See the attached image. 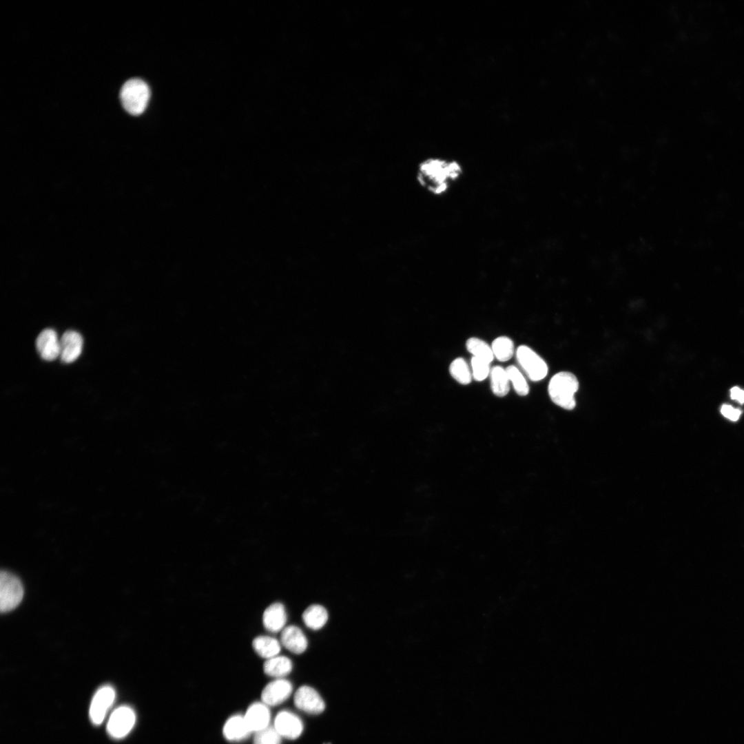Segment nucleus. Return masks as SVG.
<instances>
[{"label": "nucleus", "mask_w": 744, "mask_h": 744, "mask_svg": "<svg viewBox=\"0 0 744 744\" xmlns=\"http://www.w3.org/2000/svg\"><path fill=\"white\" fill-rule=\"evenodd\" d=\"M461 165L456 161L430 158L420 163L416 178L419 185L434 195L446 193L451 182L462 174Z\"/></svg>", "instance_id": "obj_1"}, {"label": "nucleus", "mask_w": 744, "mask_h": 744, "mask_svg": "<svg viewBox=\"0 0 744 744\" xmlns=\"http://www.w3.org/2000/svg\"><path fill=\"white\" fill-rule=\"evenodd\" d=\"M579 389L576 376L568 371H561L550 379L548 391L551 400L559 406L572 410L576 406L575 395Z\"/></svg>", "instance_id": "obj_2"}, {"label": "nucleus", "mask_w": 744, "mask_h": 744, "mask_svg": "<svg viewBox=\"0 0 744 744\" xmlns=\"http://www.w3.org/2000/svg\"><path fill=\"white\" fill-rule=\"evenodd\" d=\"M150 97L148 85L138 78L127 81L120 92L123 108L130 114L138 116L146 109Z\"/></svg>", "instance_id": "obj_3"}, {"label": "nucleus", "mask_w": 744, "mask_h": 744, "mask_svg": "<svg viewBox=\"0 0 744 744\" xmlns=\"http://www.w3.org/2000/svg\"><path fill=\"white\" fill-rule=\"evenodd\" d=\"M23 597L21 582L15 575L7 571L0 574V610L7 612L18 606Z\"/></svg>", "instance_id": "obj_4"}, {"label": "nucleus", "mask_w": 744, "mask_h": 744, "mask_svg": "<svg viewBox=\"0 0 744 744\" xmlns=\"http://www.w3.org/2000/svg\"><path fill=\"white\" fill-rule=\"evenodd\" d=\"M517 360L532 381H539L548 373L546 362L531 348L526 345L519 346L516 351Z\"/></svg>", "instance_id": "obj_5"}, {"label": "nucleus", "mask_w": 744, "mask_h": 744, "mask_svg": "<svg viewBox=\"0 0 744 744\" xmlns=\"http://www.w3.org/2000/svg\"><path fill=\"white\" fill-rule=\"evenodd\" d=\"M135 721L133 709L127 705L120 706L110 715L107 724V732L114 738H122L130 732Z\"/></svg>", "instance_id": "obj_6"}, {"label": "nucleus", "mask_w": 744, "mask_h": 744, "mask_svg": "<svg viewBox=\"0 0 744 744\" xmlns=\"http://www.w3.org/2000/svg\"><path fill=\"white\" fill-rule=\"evenodd\" d=\"M116 697L114 688L105 685L97 690L91 701L90 719L95 725H101L113 705Z\"/></svg>", "instance_id": "obj_7"}, {"label": "nucleus", "mask_w": 744, "mask_h": 744, "mask_svg": "<svg viewBox=\"0 0 744 744\" xmlns=\"http://www.w3.org/2000/svg\"><path fill=\"white\" fill-rule=\"evenodd\" d=\"M294 703L299 710L311 714H318L325 708L320 694L308 685L300 686L295 692Z\"/></svg>", "instance_id": "obj_8"}, {"label": "nucleus", "mask_w": 744, "mask_h": 744, "mask_svg": "<svg viewBox=\"0 0 744 744\" xmlns=\"http://www.w3.org/2000/svg\"><path fill=\"white\" fill-rule=\"evenodd\" d=\"M273 727L281 737L289 739L298 738L304 729L302 720L294 713L287 710L276 715Z\"/></svg>", "instance_id": "obj_9"}, {"label": "nucleus", "mask_w": 744, "mask_h": 744, "mask_svg": "<svg viewBox=\"0 0 744 744\" xmlns=\"http://www.w3.org/2000/svg\"><path fill=\"white\" fill-rule=\"evenodd\" d=\"M293 690L291 683L284 679H276L262 690V702L268 706L279 705L287 700Z\"/></svg>", "instance_id": "obj_10"}, {"label": "nucleus", "mask_w": 744, "mask_h": 744, "mask_svg": "<svg viewBox=\"0 0 744 744\" xmlns=\"http://www.w3.org/2000/svg\"><path fill=\"white\" fill-rule=\"evenodd\" d=\"M83 338L77 331L68 330L60 339V358L63 363L74 362L81 355L83 349Z\"/></svg>", "instance_id": "obj_11"}, {"label": "nucleus", "mask_w": 744, "mask_h": 744, "mask_svg": "<svg viewBox=\"0 0 744 744\" xmlns=\"http://www.w3.org/2000/svg\"><path fill=\"white\" fill-rule=\"evenodd\" d=\"M36 348L44 360L52 361L60 356V340L56 331L52 329L43 330L36 340Z\"/></svg>", "instance_id": "obj_12"}, {"label": "nucleus", "mask_w": 744, "mask_h": 744, "mask_svg": "<svg viewBox=\"0 0 744 744\" xmlns=\"http://www.w3.org/2000/svg\"><path fill=\"white\" fill-rule=\"evenodd\" d=\"M268 707L263 702H256L248 707L244 718L251 732L256 733L269 726L271 714Z\"/></svg>", "instance_id": "obj_13"}, {"label": "nucleus", "mask_w": 744, "mask_h": 744, "mask_svg": "<svg viewBox=\"0 0 744 744\" xmlns=\"http://www.w3.org/2000/svg\"><path fill=\"white\" fill-rule=\"evenodd\" d=\"M280 643L291 652L296 654L303 653L307 648L308 641L302 630L298 626H286L280 634Z\"/></svg>", "instance_id": "obj_14"}, {"label": "nucleus", "mask_w": 744, "mask_h": 744, "mask_svg": "<svg viewBox=\"0 0 744 744\" xmlns=\"http://www.w3.org/2000/svg\"><path fill=\"white\" fill-rule=\"evenodd\" d=\"M287 612L284 605L276 602L269 606L262 614V624L271 632H281L286 626Z\"/></svg>", "instance_id": "obj_15"}, {"label": "nucleus", "mask_w": 744, "mask_h": 744, "mask_svg": "<svg viewBox=\"0 0 744 744\" xmlns=\"http://www.w3.org/2000/svg\"><path fill=\"white\" fill-rule=\"evenodd\" d=\"M223 732L225 738L232 742L242 741L251 733L244 716L241 715L230 717L225 723Z\"/></svg>", "instance_id": "obj_16"}, {"label": "nucleus", "mask_w": 744, "mask_h": 744, "mask_svg": "<svg viewBox=\"0 0 744 744\" xmlns=\"http://www.w3.org/2000/svg\"><path fill=\"white\" fill-rule=\"evenodd\" d=\"M292 668L291 660L283 655H277L266 659L263 664L264 672L269 676L276 679L286 676L291 672Z\"/></svg>", "instance_id": "obj_17"}, {"label": "nucleus", "mask_w": 744, "mask_h": 744, "mask_svg": "<svg viewBox=\"0 0 744 744\" xmlns=\"http://www.w3.org/2000/svg\"><path fill=\"white\" fill-rule=\"evenodd\" d=\"M280 645V642L276 638L266 635L258 636L252 641L254 650L258 656L265 659L279 655Z\"/></svg>", "instance_id": "obj_18"}, {"label": "nucleus", "mask_w": 744, "mask_h": 744, "mask_svg": "<svg viewBox=\"0 0 744 744\" xmlns=\"http://www.w3.org/2000/svg\"><path fill=\"white\" fill-rule=\"evenodd\" d=\"M302 618L307 628L317 630L321 629L326 624L329 614L327 609L322 606L313 604L304 610Z\"/></svg>", "instance_id": "obj_19"}, {"label": "nucleus", "mask_w": 744, "mask_h": 744, "mask_svg": "<svg viewBox=\"0 0 744 744\" xmlns=\"http://www.w3.org/2000/svg\"><path fill=\"white\" fill-rule=\"evenodd\" d=\"M490 386L493 393L498 397L506 395L509 391V379L506 369L500 366L490 369Z\"/></svg>", "instance_id": "obj_20"}, {"label": "nucleus", "mask_w": 744, "mask_h": 744, "mask_svg": "<svg viewBox=\"0 0 744 744\" xmlns=\"http://www.w3.org/2000/svg\"><path fill=\"white\" fill-rule=\"evenodd\" d=\"M491 349L494 357H496L500 362H506L510 360L514 353L513 342L506 336H499L495 338L492 342Z\"/></svg>", "instance_id": "obj_21"}, {"label": "nucleus", "mask_w": 744, "mask_h": 744, "mask_svg": "<svg viewBox=\"0 0 744 744\" xmlns=\"http://www.w3.org/2000/svg\"><path fill=\"white\" fill-rule=\"evenodd\" d=\"M467 350L473 355V357L480 358L490 363L494 358L491 347L482 340L477 338H470L466 342Z\"/></svg>", "instance_id": "obj_22"}, {"label": "nucleus", "mask_w": 744, "mask_h": 744, "mask_svg": "<svg viewBox=\"0 0 744 744\" xmlns=\"http://www.w3.org/2000/svg\"><path fill=\"white\" fill-rule=\"evenodd\" d=\"M449 372L451 376L461 384H468L472 380V374L468 364L462 358H455L450 364Z\"/></svg>", "instance_id": "obj_23"}, {"label": "nucleus", "mask_w": 744, "mask_h": 744, "mask_svg": "<svg viewBox=\"0 0 744 744\" xmlns=\"http://www.w3.org/2000/svg\"><path fill=\"white\" fill-rule=\"evenodd\" d=\"M509 381L513 385L515 392L521 396L528 395L529 392L528 384L521 371L514 365L508 366L506 369Z\"/></svg>", "instance_id": "obj_24"}, {"label": "nucleus", "mask_w": 744, "mask_h": 744, "mask_svg": "<svg viewBox=\"0 0 744 744\" xmlns=\"http://www.w3.org/2000/svg\"><path fill=\"white\" fill-rule=\"evenodd\" d=\"M281 736L271 726L255 734L254 744H280Z\"/></svg>", "instance_id": "obj_25"}, {"label": "nucleus", "mask_w": 744, "mask_h": 744, "mask_svg": "<svg viewBox=\"0 0 744 744\" xmlns=\"http://www.w3.org/2000/svg\"><path fill=\"white\" fill-rule=\"evenodd\" d=\"M472 375L477 381H482L490 375V362L478 358L471 359Z\"/></svg>", "instance_id": "obj_26"}, {"label": "nucleus", "mask_w": 744, "mask_h": 744, "mask_svg": "<svg viewBox=\"0 0 744 744\" xmlns=\"http://www.w3.org/2000/svg\"><path fill=\"white\" fill-rule=\"evenodd\" d=\"M721 412L724 417L732 421L738 420L741 414V410L738 409H734L732 406L728 404H723L721 406Z\"/></svg>", "instance_id": "obj_27"}, {"label": "nucleus", "mask_w": 744, "mask_h": 744, "mask_svg": "<svg viewBox=\"0 0 744 744\" xmlns=\"http://www.w3.org/2000/svg\"><path fill=\"white\" fill-rule=\"evenodd\" d=\"M730 397L732 400H737L741 404L744 403V391L738 386H734L731 389Z\"/></svg>", "instance_id": "obj_28"}]
</instances>
